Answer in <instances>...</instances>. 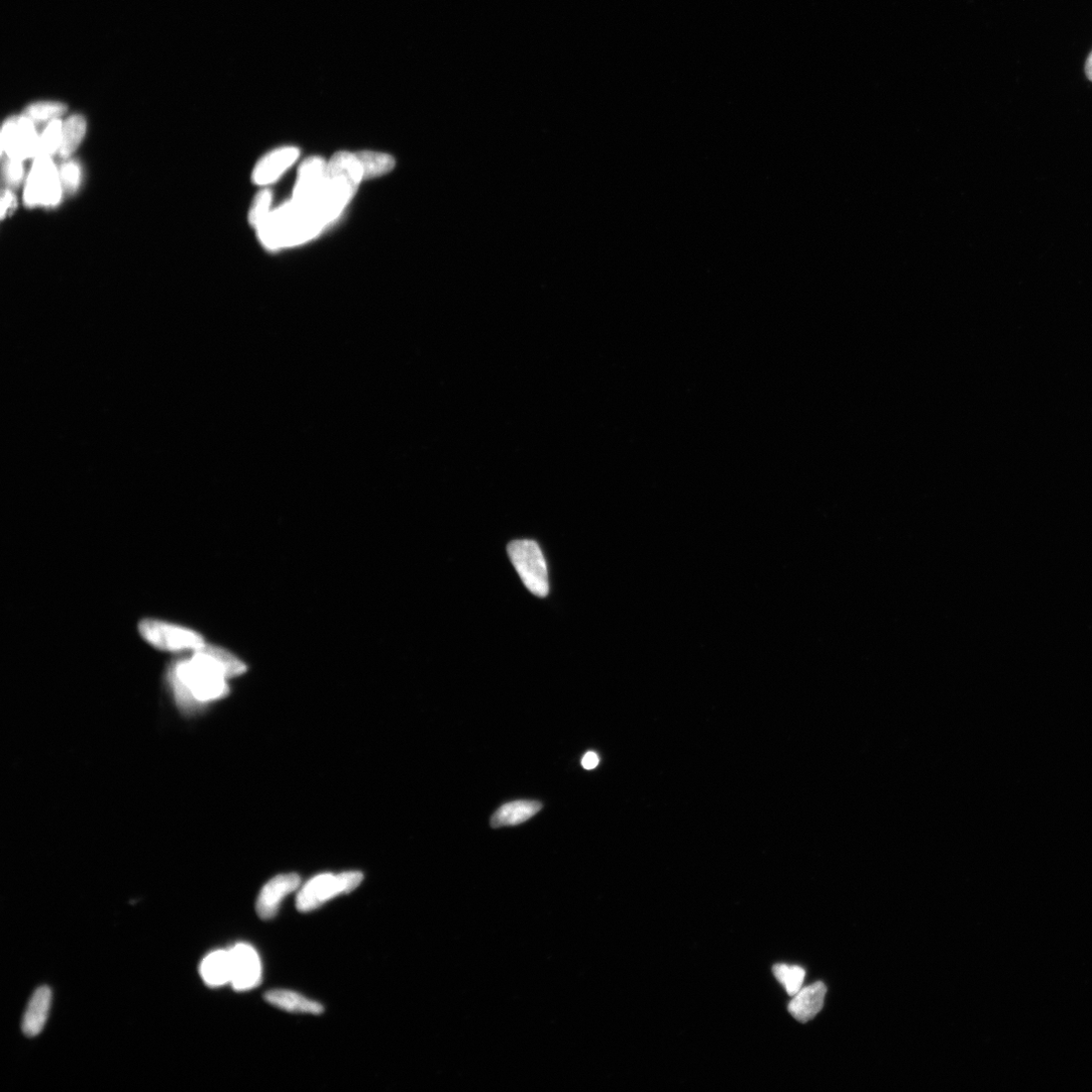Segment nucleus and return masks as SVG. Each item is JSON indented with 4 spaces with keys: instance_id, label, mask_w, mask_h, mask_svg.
<instances>
[{
    "instance_id": "nucleus-11",
    "label": "nucleus",
    "mask_w": 1092,
    "mask_h": 1092,
    "mask_svg": "<svg viewBox=\"0 0 1092 1092\" xmlns=\"http://www.w3.org/2000/svg\"><path fill=\"white\" fill-rule=\"evenodd\" d=\"M301 879L297 874H282L267 883L262 889L256 904L258 917L263 921L274 919L286 897L300 887Z\"/></svg>"
},
{
    "instance_id": "nucleus-16",
    "label": "nucleus",
    "mask_w": 1092,
    "mask_h": 1092,
    "mask_svg": "<svg viewBox=\"0 0 1092 1092\" xmlns=\"http://www.w3.org/2000/svg\"><path fill=\"white\" fill-rule=\"evenodd\" d=\"M542 808V804L533 800H518L504 804L492 816L491 826L494 829L521 825Z\"/></svg>"
},
{
    "instance_id": "nucleus-24",
    "label": "nucleus",
    "mask_w": 1092,
    "mask_h": 1092,
    "mask_svg": "<svg viewBox=\"0 0 1092 1092\" xmlns=\"http://www.w3.org/2000/svg\"><path fill=\"white\" fill-rule=\"evenodd\" d=\"M23 161L8 158L4 165V177L11 186H17L23 179Z\"/></svg>"
},
{
    "instance_id": "nucleus-8",
    "label": "nucleus",
    "mask_w": 1092,
    "mask_h": 1092,
    "mask_svg": "<svg viewBox=\"0 0 1092 1092\" xmlns=\"http://www.w3.org/2000/svg\"><path fill=\"white\" fill-rule=\"evenodd\" d=\"M2 148L8 158L24 161L37 157L40 149V137L33 120L26 115L9 119L2 131Z\"/></svg>"
},
{
    "instance_id": "nucleus-12",
    "label": "nucleus",
    "mask_w": 1092,
    "mask_h": 1092,
    "mask_svg": "<svg viewBox=\"0 0 1092 1092\" xmlns=\"http://www.w3.org/2000/svg\"><path fill=\"white\" fill-rule=\"evenodd\" d=\"M300 151L296 147H282L276 149L256 164L252 180L257 185H268L277 181L299 158Z\"/></svg>"
},
{
    "instance_id": "nucleus-27",
    "label": "nucleus",
    "mask_w": 1092,
    "mask_h": 1092,
    "mask_svg": "<svg viewBox=\"0 0 1092 1092\" xmlns=\"http://www.w3.org/2000/svg\"><path fill=\"white\" fill-rule=\"evenodd\" d=\"M15 205H16V198H15L14 194L10 190H5L3 192V198H2V218H5L8 210L13 208Z\"/></svg>"
},
{
    "instance_id": "nucleus-19",
    "label": "nucleus",
    "mask_w": 1092,
    "mask_h": 1092,
    "mask_svg": "<svg viewBox=\"0 0 1092 1092\" xmlns=\"http://www.w3.org/2000/svg\"><path fill=\"white\" fill-rule=\"evenodd\" d=\"M355 154L363 166L364 179L387 174L396 165L395 159L389 154L373 151H361Z\"/></svg>"
},
{
    "instance_id": "nucleus-4",
    "label": "nucleus",
    "mask_w": 1092,
    "mask_h": 1092,
    "mask_svg": "<svg viewBox=\"0 0 1092 1092\" xmlns=\"http://www.w3.org/2000/svg\"><path fill=\"white\" fill-rule=\"evenodd\" d=\"M364 881L363 873L358 871L335 874H321L310 881L297 898V909L301 913H310L333 899L348 895L358 889Z\"/></svg>"
},
{
    "instance_id": "nucleus-2",
    "label": "nucleus",
    "mask_w": 1092,
    "mask_h": 1092,
    "mask_svg": "<svg viewBox=\"0 0 1092 1092\" xmlns=\"http://www.w3.org/2000/svg\"><path fill=\"white\" fill-rule=\"evenodd\" d=\"M325 226L315 209L291 199L270 211L256 230L266 248L278 250L312 240Z\"/></svg>"
},
{
    "instance_id": "nucleus-5",
    "label": "nucleus",
    "mask_w": 1092,
    "mask_h": 1092,
    "mask_svg": "<svg viewBox=\"0 0 1092 1092\" xmlns=\"http://www.w3.org/2000/svg\"><path fill=\"white\" fill-rule=\"evenodd\" d=\"M508 555L525 587L538 597L548 596V566L539 545L532 540H515L508 545Z\"/></svg>"
},
{
    "instance_id": "nucleus-9",
    "label": "nucleus",
    "mask_w": 1092,
    "mask_h": 1092,
    "mask_svg": "<svg viewBox=\"0 0 1092 1092\" xmlns=\"http://www.w3.org/2000/svg\"><path fill=\"white\" fill-rule=\"evenodd\" d=\"M326 167L327 163L319 156L304 160L299 168L292 199L317 211L325 186Z\"/></svg>"
},
{
    "instance_id": "nucleus-25",
    "label": "nucleus",
    "mask_w": 1092,
    "mask_h": 1092,
    "mask_svg": "<svg viewBox=\"0 0 1092 1092\" xmlns=\"http://www.w3.org/2000/svg\"><path fill=\"white\" fill-rule=\"evenodd\" d=\"M61 181L69 188H76L80 183V168L73 162L62 165L60 172Z\"/></svg>"
},
{
    "instance_id": "nucleus-3",
    "label": "nucleus",
    "mask_w": 1092,
    "mask_h": 1092,
    "mask_svg": "<svg viewBox=\"0 0 1092 1092\" xmlns=\"http://www.w3.org/2000/svg\"><path fill=\"white\" fill-rule=\"evenodd\" d=\"M363 179V166L355 153L339 152L327 163L325 186L317 206L326 225L337 220Z\"/></svg>"
},
{
    "instance_id": "nucleus-20",
    "label": "nucleus",
    "mask_w": 1092,
    "mask_h": 1092,
    "mask_svg": "<svg viewBox=\"0 0 1092 1092\" xmlns=\"http://www.w3.org/2000/svg\"><path fill=\"white\" fill-rule=\"evenodd\" d=\"M773 974L787 994L794 997L802 989L806 972L797 965L776 964L773 966Z\"/></svg>"
},
{
    "instance_id": "nucleus-23",
    "label": "nucleus",
    "mask_w": 1092,
    "mask_h": 1092,
    "mask_svg": "<svg viewBox=\"0 0 1092 1092\" xmlns=\"http://www.w3.org/2000/svg\"><path fill=\"white\" fill-rule=\"evenodd\" d=\"M271 199L272 195L269 189H263L255 196L248 213V221L253 228L257 229L270 212Z\"/></svg>"
},
{
    "instance_id": "nucleus-18",
    "label": "nucleus",
    "mask_w": 1092,
    "mask_h": 1092,
    "mask_svg": "<svg viewBox=\"0 0 1092 1092\" xmlns=\"http://www.w3.org/2000/svg\"><path fill=\"white\" fill-rule=\"evenodd\" d=\"M86 132V121L80 115H75L66 120L62 128V141L59 153L62 157H69L82 142Z\"/></svg>"
},
{
    "instance_id": "nucleus-14",
    "label": "nucleus",
    "mask_w": 1092,
    "mask_h": 1092,
    "mask_svg": "<svg viewBox=\"0 0 1092 1092\" xmlns=\"http://www.w3.org/2000/svg\"><path fill=\"white\" fill-rule=\"evenodd\" d=\"M52 1004V992L48 987L39 988L26 1010L22 1029L28 1037L38 1036L44 1029Z\"/></svg>"
},
{
    "instance_id": "nucleus-7",
    "label": "nucleus",
    "mask_w": 1092,
    "mask_h": 1092,
    "mask_svg": "<svg viewBox=\"0 0 1092 1092\" xmlns=\"http://www.w3.org/2000/svg\"><path fill=\"white\" fill-rule=\"evenodd\" d=\"M62 194L61 179L50 156H37L28 177L24 200L30 206L55 205Z\"/></svg>"
},
{
    "instance_id": "nucleus-13",
    "label": "nucleus",
    "mask_w": 1092,
    "mask_h": 1092,
    "mask_svg": "<svg viewBox=\"0 0 1092 1092\" xmlns=\"http://www.w3.org/2000/svg\"><path fill=\"white\" fill-rule=\"evenodd\" d=\"M827 987L824 982L801 989L788 1005V1012L798 1022L805 1024L814 1019L825 1006Z\"/></svg>"
},
{
    "instance_id": "nucleus-26",
    "label": "nucleus",
    "mask_w": 1092,
    "mask_h": 1092,
    "mask_svg": "<svg viewBox=\"0 0 1092 1092\" xmlns=\"http://www.w3.org/2000/svg\"><path fill=\"white\" fill-rule=\"evenodd\" d=\"M599 764V756L595 751H588L582 758V766L586 770H593Z\"/></svg>"
},
{
    "instance_id": "nucleus-28",
    "label": "nucleus",
    "mask_w": 1092,
    "mask_h": 1092,
    "mask_svg": "<svg viewBox=\"0 0 1092 1092\" xmlns=\"http://www.w3.org/2000/svg\"><path fill=\"white\" fill-rule=\"evenodd\" d=\"M1085 72H1086V75H1087L1088 79L1092 81V52L1090 53V55L1087 58L1086 65H1085Z\"/></svg>"
},
{
    "instance_id": "nucleus-21",
    "label": "nucleus",
    "mask_w": 1092,
    "mask_h": 1092,
    "mask_svg": "<svg viewBox=\"0 0 1092 1092\" xmlns=\"http://www.w3.org/2000/svg\"><path fill=\"white\" fill-rule=\"evenodd\" d=\"M67 111L64 103L56 101H40L29 105L25 111L27 117L33 121L57 120Z\"/></svg>"
},
{
    "instance_id": "nucleus-1",
    "label": "nucleus",
    "mask_w": 1092,
    "mask_h": 1092,
    "mask_svg": "<svg viewBox=\"0 0 1092 1092\" xmlns=\"http://www.w3.org/2000/svg\"><path fill=\"white\" fill-rule=\"evenodd\" d=\"M245 671L246 666L227 650L204 644L190 659L177 662L170 672L176 703L183 712H193L226 696V680Z\"/></svg>"
},
{
    "instance_id": "nucleus-10",
    "label": "nucleus",
    "mask_w": 1092,
    "mask_h": 1092,
    "mask_svg": "<svg viewBox=\"0 0 1092 1092\" xmlns=\"http://www.w3.org/2000/svg\"><path fill=\"white\" fill-rule=\"evenodd\" d=\"M231 963V985L237 992L255 989L261 983V963L255 949L247 944H238L229 951Z\"/></svg>"
},
{
    "instance_id": "nucleus-17",
    "label": "nucleus",
    "mask_w": 1092,
    "mask_h": 1092,
    "mask_svg": "<svg viewBox=\"0 0 1092 1092\" xmlns=\"http://www.w3.org/2000/svg\"><path fill=\"white\" fill-rule=\"evenodd\" d=\"M264 999L268 1004L290 1013L321 1015L324 1012L320 1004L291 991H270Z\"/></svg>"
},
{
    "instance_id": "nucleus-22",
    "label": "nucleus",
    "mask_w": 1092,
    "mask_h": 1092,
    "mask_svg": "<svg viewBox=\"0 0 1092 1092\" xmlns=\"http://www.w3.org/2000/svg\"><path fill=\"white\" fill-rule=\"evenodd\" d=\"M63 124L60 120L52 121L40 137L39 155L51 156L59 151L62 141Z\"/></svg>"
},
{
    "instance_id": "nucleus-6",
    "label": "nucleus",
    "mask_w": 1092,
    "mask_h": 1092,
    "mask_svg": "<svg viewBox=\"0 0 1092 1092\" xmlns=\"http://www.w3.org/2000/svg\"><path fill=\"white\" fill-rule=\"evenodd\" d=\"M139 632L150 645L163 651H196L205 644L198 632L157 619L142 620Z\"/></svg>"
},
{
    "instance_id": "nucleus-15",
    "label": "nucleus",
    "mask_w": 1092,
    "mask_h": 1092,
    "mask_svg": "<svg viewBox=\"0 0 1092 1092\" xmlns=\"http://www.w3.org/2000/svg\"><path fill=\"white\" fill-rule=\"evenodd\" d=\"M199 972L205 985L218 988L231 981V963L229 951H214L201 962Z\"/></svg>"
}]
</instances>
